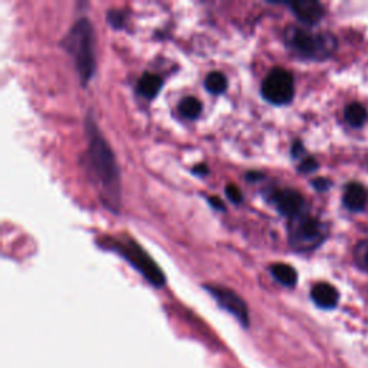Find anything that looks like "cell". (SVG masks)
I'll list each match as a JSON object with an SVG mask.
<instances>
[{
    "instance_id": "6da1fadb",
    "label": "cell",
    "mask_w": 368,
    "mask_h": 368,
    "mask_svg": "<svg viewBox=\"0 0 368 368\" xmlns=\"http://www.w3.org/2000/svg\"><path fill=\"white\" fill-rule=\"evenodd\" d=\"M85 131L88 148L82 157V164L107 209L118 212L121 207V177L115 155L91 114L85 121Z\"/></svg>"
},
{
    "instance_id": "7a4b0ae2",
    "label": "cell",
    "mask_w": 368,
    "mask_h": 368,
    "mask_svg": "<svg viewBox=\"0 0 368 368\" xmlns=\"http://www.w3.org/2000/svg\"><path fill=\"white\" fill-rule=\"evenodd\" d=\"M62 48L72 56L77 72L84 85L95 74V35L89 19L82 17L74 23L61 42Z\"/></svg>"
},
{
    "instance_id": "3957f363",
    "label": "cell",
    "mask_w": 368,
    "mask_h": 368,
    "mask_svg": "<svg viewBox=\"0 0 368 368\" xmlns=\"http://www.w3.org/2000/svg\"><path fill=\"white\" fill-rule=\"evenodd\" d=\"M286 46L296 55L314 61H324L337 49V39L328 32H311L299 26L285 31Z\"/></svg>"
},
{
    "instance_id": "277c9868",
    "label": "cell",
    "mask_w": 368,
    "mask_h": 368,
    "mask_svg": "<svg viewBox=\"0 0 368 368\" xmlns=\"http://www.w3.org/2000/svg\"><path fill=\"white\" fill-rule=\"evenodd\" d=\"M102 246L117 252L120 256H123L127 262H130L131 266H134L155 288H161L166 285L164 272L157 266V263L153 261L151 256H148V253L140 245H137L134 240L104 238Z\"/></svg>"
},
{
    "instance_id": "5b68a950",
    "label": "cell",
    "mask_w": 368,
    "mask_h": 368,
    "mask_svg": "<svg viewBox=\"0 0 368 368\" xmlns=\"http://www.w3.org/2000/svg\"><path fill=\"white\" fill-rule=\"evenodd\" d=\"M327 229L315 217L301 215L291 220L289 243L295 250L308 252L315 249L325 239Z\"/></svg>"
},
{
    "instance_id": "8992f818",
    "label": "cell",
    "mask_w": 368,
    "mask_h": 368,
    "mask_svg": "<svg viewBox=\"0 0 368 368\" xmlns=\"http://www.w3.org/2000/svg\"><path fill=\"white\" fill-rule=\"evenodd\" d=\"M262 97L275 105L289 104L295 94L293 77L284 68H273L262 82Z\"/></svg>"
},
{
    "instance_id": "52a82bcc",
    "label": "cell",
    "mask_w": 368,
    "mask_h": 368,
    "mask_svg": "<svg viewBox=\"0 0 368 368\" xmlns=\"http://www.w3.org/2000/svg\"><path fill=\"white\" fill-rule=\"evenodd\" d=\"M206 289L215 296L219 305L224 308L227 312L232 314L240 322V324L243 325L249 324L247 307L243 299L235 291L223 288V286H210V285L206 286Z\"/></svg>"
},
{
    "instance_id": "ba28073f",
    "label": "cell",
    "mask_w": 368,
    "mask_h": 368,
    "mask_svg": "<svg viewBox=\"0 0 368 368\" xmlns=\"http://www.w3.org/2000/svg\"><path fill=\"white\" fill-rule=\"evenodd\" d=\"M272 201L276 206L278 212L289 217L291 220L304 215L305 200L301 196V193H298L296 190H292V189L276 190L272 194Z\"/></svg>"
},
{
    "instance_id": "9c48e42d",
    "label": "cell",
    "mask_w": 368,
    "mask_h": 368,
    "mask_svg": "<svg viewBox=\"0 0 368 368\" xmlns=\"http://www.w3.org/2000/svg\"><path fill=\"white\" fill-rule=\"evenodd\" d=\"M293 15L305 25H316L324 17V8L315 0H298L289 3Z\"/></svg>"
},
{
    "instance_id": "30bf717a",
    "label": "cell",
    "mask_w": 368,
    "mask_h": 368,
    "mask_svg": "<svg viewBox=\"0 0 368 368\" xmlns=\"http://www.w3.org/2000/svg\"><path fill=\"white\" fill-rule=\"evenodd\" d=\"M368 201L367 190L358 183H351L344 192L342 203L351 212H361L365 209Z\"/></svg>"
},
{
    "instance_id": "8fae6325",
    "label": "cell",
    "mask_w": 368,
    "mask_h": 368,
    "mask_svg": "<svg viewBox=\"0 0 368 368\" xmlns=\"http://www.w3.org/2000/svg\"><path fill=\"white\" fill-rule=\"evenodd\" d=\"M311 298L312 301L319 307V308H324V309H332L335 308V305L338 304V291L325 282H321L316 284L312 291H311Z\"/></svg>"
},
{
    "instance_id": "7c38bea8",
    "label": "cell",
    "mask_w": 368,
    "mask_h": 368,
    "mask_svg": "<svg viewBox=\"0 0 368 368\" xmlns=\"http://www.w3.org/2000/svg\"><path fill=\"white\" fill-rule=\"evenodd\" d=\"M161 86H163V79H161L155 74L147 72L140 79H138L137 91L140 92V95H143L144 98L151 100V98L157 97V94L160 92Z\"/></svg>"
},
{
    "instance_id": "4fadbf2b",
    "label": "cell",
    "mask_w": 368,
    "mask_h": 368,
    "mask_svg": "<svg viewBox=\"0 0 368 368\" xmlns=\"http://www.w3.org/2000/svg\"><path fill=\"white\" fill-rule=\"evenodd\" d=\"M270 272L273 275V278L284 286L292 288L298 282V273L295 268L288 263H273L270 266Z\"/></svg>"
},
{
    "instance_id": "5bb4252c",
    "label": "cell",
    "mask_w": 368,
    "mask_h": 368,
    "mask_svg": "<svg viewBox=\"0 0 368 368\" xmlns=\"http://www.w3.org/2000/svg\"><path fill=\"white\" fill-rule=\"evenodd\" d=\"M344 117H345V121H347L351 127H362L367 120H368V112H367V108L358 102H353L350 105H347V108H345L344 111Z\"/></svg>"
},
{
    "instance_id": "9a60e30c",
    "label": "cell",
    "mask_w": 368,
    "mask_h": 368,
    "mask_svg": "<svg viewBox=\"0 0 368 368\" xmlns=\"http://www.w3.org/2000/svg\"><path fill=\"white\" fill-rule=\"evenodd\" d=\"M201 109H203L201 102L194 97H186L184 100H181L178 104L180 115L184 118H187V120L199 118V115L201 114Z\"/></svg>"
},
{
    "instance_id": "2e32d148",
    "label": "cell",
    "mask_w": 368,
    "mask_h": 368,
    "mask_svg": "<svg viewBox=\"0 0 368 368\" xmlns=\"http://www.w3.org/2000/svg\"><path fill=\"white\" fill-rule=\"evenodd\" d=\"M204 86L207 91L212 92V94H222V92H224L227 88V78L222 72L217 71L210 72L206 77Z\"/></svg>"
},
{
    "instance_id": "e0dca14e",
    "label": "cell",
    "mask_w": 368,
    "mask_h": 368,
    "mask_svg": "<svg viewBox=\"0 0 368 368\" xmlns=\"http://www.w3.org/2000/svg\"><path fill=\"white\" fill-rule=\"evenodd\" d=\"M107 19L112 28L121 29L125 23V13L123 10H109Z\"/></svg>"
},
{
    "instance_id": "ac0fdd59",
    "label": "cell",
    "mask_w": 368,
    "mask_h": 368,
    "mask_svg": "<svg viewBox=\"0 0 368 368\" xmlns=\"http://www.w3.org/2000/svg\"><path fill=\"white\" fill-rule=\"evenodd\" d=\"M224 193H226L227 199H229L230 201H232V203H235V204H239V203H242V200H243V194H242V192L239 190L238 186H235V184H227L226 189H224Z\"/></svg>"
},
{
    "instance_id": "d6986e66",
    "label": "cell",
    "mask_w": 368,
    "mask_h": 368,
    "mask_svg": "<svg viewBox=\"0 0 368 368\" xmlns=\"http://www.w3.org/2000/svg\"><path fill=\"white\" fill-rule=\"evenodd\" d=\"M316 169H318V163H316V160L312 157H308L304 161H301V164H299L298 167V170L301 173H312Z\"/></svg>"
},
{
    "instance_id": "ffe728a7",
    "label": "cell",
    "mask_w": 368,
    "mask_h": 368,
    "mask_svg": "<svg viewBox=\"0 0 368 368\" xmlns=\"http://www.w3.org/2000/svg\"><path fill=\"white\" fill-rule=\"evenodd\" d=\"M312 186L318 192H327L331 187V181L325 177H318L312 181Z\"/></svg>"
},
{
    "instance_id": "44dd1931",
    "label": "cell",
    "mask_w": 368,
    "mask_h": 368,
    "mask_svg": "<svg viewBox=\"0 0 368 368\" xmlns=\"http://www.w3.org/2000/svg\"><path fill=\"white\" fill-rule=\"evenodd\" d=\"M304 153V146L301 141H295L293 146H292V157L298 158L299 155H301Z\"/></svg>"
},
{
    "instance_id": "7402d4cb",
    "label": "cell",
    "mask_w": 368,
    "mask_h": 368,
    "mask_svg": "<svg viewBox=\"0 0 368 368\" xmlns=\"http://www.w3.org/2000/svg\"><path fill=\"white\" fill-rule=\"evenodd\" d=\"M209 203L212 204V207H213V209H216V210H224V204H223V201L219 199V197H210L209 199Z\"/></svg>"
},
{
    "instance_id": "603a6c76",
    "label": "cell",
    "mask_w": 368,
    "mask_h": 368,
    "mask_svg": "<svg viewBox=\"0 0 368 368\" xmlns=\"http://www.w3.org/2000/svg\"><path fill=\"white\" fill-rule=\"evenodd\" d=\"M194 174H199V176H206V174H209V169H207V166L204 164H199L193 169Z\"/></svg>"
},
{
    "instance_id": "cb8c5ba5",
    "label": "cell",
    "mask_w": 368,
    "mask_h": 368,
    "mask_svg": "<svg viewBox=\"0 0 368 368\" xmlns=\"http://www.w3.org/2000/svg\"><path fill=\"white\" fill-rule=\"evenodd\" d=\"M361 266L368 270V246L364 247V252L361 253Z\"/></svg>"
},
{
    "instance_id": "d4e9b609",
    "label": "cell",
    "mask_w": 368,
    "mask_h": 368,
    "mask_svg": "<svg viewBox=\"0 0 368 368\" xmlns=\"http://www.w3.org/2000/svg\"><path fill=\"white\" fill-rule=\"evenodd\" d=\"M246 178L247 180H259V178H262V174L258 173V171H249L246 174Z\"/></svg>"
}]
</instances>
